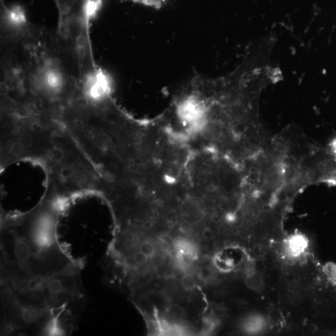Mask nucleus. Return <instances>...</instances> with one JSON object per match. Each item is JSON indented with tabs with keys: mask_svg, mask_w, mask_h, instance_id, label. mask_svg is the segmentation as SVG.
I'll return each mask as SVG.
<instances>
[{
	"mask_svg": "<svg viewBox=\"0 0 336 336\" xmlns=\"http://www.w3.org/2000/svg\"><path fill=\"white\" fill-rule=\"evenodd\" d=\"M175 112L187 132L200 133L210 118L207 99L198 90L185 94L176 102Z\"/></svg>",
	"mask_w": 336,
	"mask_h": 336,
	"instance_id": "1",
	"label": "nucleus"
},
{
	"mask_svg": "<svg viewBox=\"0 0 336 336\" xmlns=\"http://www.w3.org/2000/svg\"><path fill=\"white\" fill-rule=\"evenodd\" d=\"M58 10V28L57 33L64 36L66 34L70 20L77 16L90 18L86 9V0H55Z\"/></svg>",
	"mask_w": 336,
	"mask_h": 336,
	"instance_id": "2",
	"label": "nucleus"
},
{
	"mask_svg": "<svg viewBox=\"0 0 336 336\" xmlns=\"http://www.w3.org/2000/svg\"><path fill=\"white\" fill-rule=\"evenodd\" d=\"M206 214V205L198 198H187L181 205V218L188 226H197L204 220Z\"/></svg>",
	"mask_w": 336,
	"mask_h": 336,
	"instance_id": "3",
	"label": "nucleus"
},
{
	"mask_svg": "<svg viewBox=\"0 0 336 336\" xmlns=\"http://www.w3.org/2000/svg\"><path fill=\"white\" fill-rule=\"evenodd\" d=\"M309 242L302 234H293L284 242L283 251L284 255L292 260H297L306 253L308 249Z\"/></svg>",
	"mask_w": 336,
	"mask_h": 336,
	"instance_id": "4",
	"label": "nucleus"
},
{
	"mask_svg": "<svg viewBox=\"0 0 336 336\" xmlns=\"http://www.w3.org/2000/svg\"><path fill=\"white\" fill-rule=\"evenodd\" d=\"M267 326V321L263 316L253 315L247 318L243 323V328L249 334H259Z\"/></svg>",
	"mask_w": 336,
	"mask_h": 336,
	"instance_id": "5",
	"label": "nucleus"
},
{
	"mask_svg": "<svg viewBox=\"0 0 336 336\" xmlns=\"http://www.w3.org/2000/svg\"><path fill=\"white\" fill-rule=\"evenodd\" d=\"M165 313L167 320L173 322L181 321L185 315L183 307L178 304H173L168 306Z\"/></svg>",
	"mask_w": 336,
	"mask_h": 336,
	"instance_id": "6",
	"label": "nucleus"
},
{
	"mask_svg": "<svg viewBox=\"0 0 336 336\" xmlns=\"http://www.w3.org/2000/svg\"><path fill=\"white\" fill-rule=\"evenodd\" d=\"M246 284L249 289L253 291H258L263 286V278L260 273L253 272L247 276Z\"/></svg>",
	"mask_w": 336,
	"mask_h": 336,
	"instance_id": "7",
	"label": "nucleus"
},
{
	"mask_svg": "<svg viewBox=\"0 0 336 336\" xmlns=\"http://www.w3.org/2000/svg\"><path fill=\"white\" fill-rule=\"evenodd\" d=\"M1 107L3 112L8 114V115H12V114L16 112L17 109H18L15 100L8 96V94L3 96L1 101Z\"/></svg>",
	"mask_w": 336,
	"mask_h": 336,
	"instance_id": "8",
	"label": "nucleus"
},
{
	"mask_svg": "<svg viewBox=\"0 0 336 336\" xmlns=\"http://www.w3.org/2000/svg\"><path fill=\"white\" fill-rule=\"evenodd\" d=\"M181 282L183 289L187 290V291H190V290L195 289L196 287V284H197L195 277L192 275L187 274V273L182 279Z\"/></svg>",
	"mask_w": 336,
	"mask_h": 336,
	"instance_id": "9",
	"label": "nucleus"
},
{
	"mask_svg": "<svg viewBox=\"0 0 336 336\" xmlns=\"http://www.w3.org/2000/svg\"><path fill=\"white\" fill-rule=\"evenodd\" d=\"M95 141L99 148L102 149H106L111 145V139L109 136L105 133H99L95 138Z\"/></svg>",
	"mask_w": 336,
	"mask_h": 336,
	"instance_id": "10",
	"label": "nucleus"
},
{
	"mask_svg": "<svg viewBox=\"0 0 336 336\" xmlns=\"http://www.w3.org/2000/svg\"><path fill=\"white\" fill-rule=\"evenodd\" d=\"M129 1L138 3L149 7L159 8L163 7L170 0H129Z\"/></svg>",
	"mask_w": 336,
	"mask_h": 336,
	"instance_id": "11",
	"label": "nucleus"
},
{
	"mask_svg": "<svg viewBox=\"0 0 336 336\" xmlns=\"http://www.w3.org/2000/svg\"><path fill=\"white\" fill-rule=\"evenodd\" d=\"M302 289H303V286H302L301 282L296 279L290 281L287 284V290H289V293L293 295L300 294Z\"/></svg>",
	"mask_w": 336,
	"mask_h": 336,
	"instance_id": "12",
	"label": "nucleus"
},
{
	"mask_svg": "<svg viewBox=\"0 0 336 336\" xmlns=\"http://www.w3.org/2000/svg\"><path fill=\"white\" fill-rule=\"evenodd\" d=\"M324 272L326 273L333 283L336 284V266L334 264H328L324 267Z\"/></svg>",
	"mask_w": 336,
	"mask_h": 336,
	"instance_id": "13",
	"label": "nucleus"
},
{
	"mask_svg": "<svg viewBox=\"0 0 336 336\" xmlns=\"http://www.w3.org/2000/svg\"><path fill=\"white\" fill-rule=\"evenodd\" d=\"M19 142L24 148H28L33 144L32 136L29 133H24L20 136Z\"/></svg>",
	"mask_w": 336,
	"mask_h": 336,
	"instance_id": "14",
	"label": "nucleus"
},
{
	"mask_svg": "<svg viewBox=\"0 0 336 336\" xmlns=\"http://www.w3.org/2000/svg\"><path fill=\"white\" fill-rule=\"evenodd\" d=\"M186 274V270L182 266H178L174 268L173 269V277L176 279V280L181 281Z\"/></svg>",
	"mask_w": 336,
	"mask_h": 336,
	"instance_id": "15",
	"label": "nucleus"
},
{
	"mask_svg": "<svg viewBox=\"0 0 336 336\" xmlns=\"http://www.w3.org/2000/svg\"><path fill=\"white\" fill-rule=\"evenodd\" d=\"M24 147L19 143V142H16L13 143L11 147V152L15 156L21 155L23 153Z\"/></svg>",
	"mask_w": 336,
	"mask_h": 336,
	"instance_id": "16",
	"label": "nucleus"
},
{
	"mask_svg": "<svg viewBox=\"0 0 336 336\" xmlns=\"http://www.w3.org/2000/svg\"><path fill=\"white\" fill-rule=\"evenodd\" d=\"M51 154L52 155V158L56 161L61 160L62 158V153L59 149H54Z\"/></svg>",
	"mask_w": 336,
	"mask_h": 336,
	"instance_id": "17",
	"label": "nucleus"
}]
</instances>
